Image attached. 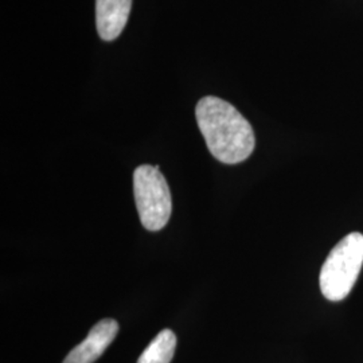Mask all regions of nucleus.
<instances>
[{
    "mask_svg": "<svg viewBox=\"0 0 363 363\" xmlns=\"http://www.w3.org/2000/svg\"><path fill=\"white\" fill-rule=\"evenodd\" d=\"M195 116L210 154L220 163L237 164L252 155L256 145L255 132L233 105L206 96L196 104Z\"/></svg>",
    "mask_w": 363,
    "mask_h": 363,
    "instance_id": "f257e3e1",
    "label": "nucleus"
},
{
    "mask_svg": "<svg viewBox=\"0 0 363 363\" xmlns=\"http://www.w3.org/2000/svg\"><path fill=\"white\" fill-rule=\"evenodd\" d=\"M363 265V235H346L331 250L320 272V288L325 298L340 301L347 298Z\"/></svg>",
    "mask_w": 363,
    "mask_h": 363,
    "instance_id": "f03ea898",
    "label": "nucleus"
},
{
    "mask_svg": "<svg viewBox=\"0 0 363 363\" xmlns=\"http://www.w3.org/2000/svg\"><path fill=\"white\" fill-rule=\"evenodd\" d=\"M133 193L139 217L147 230L163 229L172 211L169 184L157 166L143 164L133 172Z\"/></svg>",
    "mask_w": 363,
    "mask_h": 363,
    "instance_id": "7ed1b4c3",
    "label": "nucleus"
},
{
    "mask_svg": "<svg viewBox=\"0 0 363 363\" xmlns=\"http://www.w3.org/2000/svg\"><path fill=\"white\" fill-rule=\"evenodd\" d=\"M118 323L113 319L100 320L89 331L88 337L67 354L62 363H93L97 361L108 346L115 340Z\"/></svg>",
    "mask_w": 363,
    "mask_h": 363,
    "instance_id": "20e7f679",
    "label": "nucleus"
},
{
    "mask_svg": "<svg viewBox=\"0 0 363 363\" xmlns=\"http://www.w3.org/2000/svg\"><path fill=\"white\" fill-rule=\"evenodd\" d=\"M132 0H96V27L100 38L115 40L128 22Z\"/></svg>",
    "mask_w": 363,
    "mask_h": 363,
    "instance_id": "39448f33",
    "label": "nucleus"
},
{
    "mask_svg": "<svg viewBox=\"0 0 363 363\" xmlns=\"http://www.w3.org/2000/svg\"><path fill=\"white\" fill-rule=\"evenodd\" d=\"M177 349V337L171 330L160 331L143 351L138 363H169Z\"/></svg>",
    "mask_w": 363,
    "mask_h": 363,
    "instance_id": "423d86ee",
    "label": "nucleus"
}]
</instances>
